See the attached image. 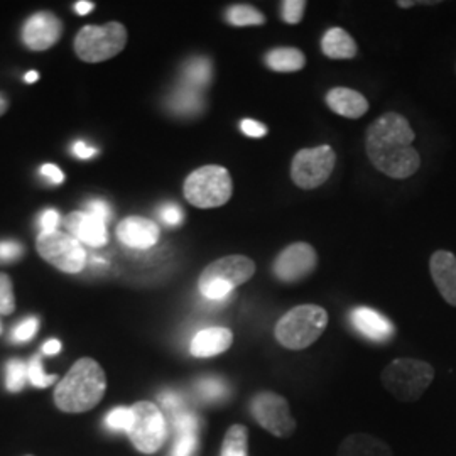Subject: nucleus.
Listing matches in <instances>:
<instances>
[{
    "label": "nucleus",
    "instance_id": "f257e3e1",
    "mask_svg": "<svg viewBox=\"0 0 456 456\" xmlns=\"http://www.w3.org/2000/svg\"><path fill=\"white\" fill-rule=\"evenodd\" d=\"M416 134L404 115L387 112L375 118L367 129L365 151L375 169L394 180H406L419 166L421 156L412 142Z\"/></svg>",
    "mask_w": 456,
    "mask_h": 456
},
{
    "label": "nucleus",
    "instance_id": "f03ea898",
    "mask_svg": "<svg viewBox=\"0 0 456 456\" xmlns=\"http://www.w3.org/2000/svg\"><path fill=\"white\" fill-rule=\"evenodd\" d=\"M107 391V377L94 359H80L54 391L56 406L65 412H86L95 408Z\"/></svg>",
    "mask_w": 456,
    "mask_h": 456
},
{
    "label": "nucleus",
    "instance_id": "7ed1b4c3",
    "mask_svg": "<svg viewBox=\"0 0 456 456\" xmlns=\"http://www.w3.org/2000/svg\"><path fill=\"white\" fill-rule=\"evenodd\" d=\"M328 326V313L318 305H301L288 311L274 328L277 342L289 350H305Z\"/></svg>",
    "mask_w": 456,
    "mask_h": 456
},
{
    "label": "nucleus",
    "instance_id": "20e7f679",
    "mask_svg": "<svg viewBox=\"0 0 456 456\" xmlns=\"http://www.w3.org/2000/svg\"><path fill=\"white\" fill-rule=\"evenodd\" d=\"M256 274V262L245 256H227L213 261L201 273L198 288L210 301H222Z\"/></svg>",
    "mask_w": 456,
    "mask_h": 456
},
{
    "label": "nucleus",
    "instance_id": "39448f33",
    "mask_svg": "<svg viewBox=\"0 0 456 456\" xmlns=\"http://www.w3.org/2000/svg\"><path fill=\"white\" fill-rule=\"evenodd\" d=\"M435 379V369L418 359H395L384 369L382 384L403 403L418 401Z\"/></svg>",
    "mask_w": 456,
    "mask_h": 456
},
{
    "label": "nucleus",
    "instance_id": "423d86ee",
    "mask_svg": "<svg viewBox=\"0 0 456 456\" xmlns=\"http://www.w3.org/2000/svg\"><path fill=\"white\" fill-rule=\"evenodd\" d=\"M184 196L196 208H218L233 193L232 176L224 166H203L184 181Z\"/></svg>",
    "mask_w": 456,
    "mask_h": 456
},
{
    "label": "nucleus",
    "instance_id": "0eeeda50",
    "mask_svg": "<svg viewBox=\"0 0 456 456\" xmlns=\"http://www.w3.org/2000/svg\"><path fill=\"white\" fill-rule=\"evenodd\" d=\"M127 45V29L120 22L85 26L75 37V53L85 63H102L117 56Z\"/></svg>",
    "mask_w": 456,
    "mask_h": 456
},
{
    "label": "nucleus",
    "instance_id": "6e6552de",
    "mask_svg": "<svg viewBox=\"0 0 456 456\" xmlns=\"http://www.w3.org/2000/svg\"><path fill=\"white\" fill-rule=\"evenodd\" d=\"M132 424L127 431L132 444L144 455H154L166 441L163 412L154 403L141 401L132 406Z\"/></svg>",
    "mask_w": 456,
    "mask_h": 456
},
{
    "label": "nucleus",
    "instance_id": "1a4fd4ad",
    "mask_svg": "<svg viewBox=\"0 0 456 456\" xmlns=\"http://www.w3.org/2000/svg\"><path fill=\"white\" fill-rule=\"evenodd\" d=\"M337 154L330 146L301 149L291 164V180L301 190H316L331 176Z\"/></svg>",
    "mask_w": 456,
    "mask_h": 456
},
{
    "label": "nucleus",
    "instance_id": "9d476101",
    "mask_svg": "<svg viewBox=\"0 0 456 456\" xmlns=\"http://www.w3.org/2000/svg\"><path fill=\"white\" fill-rule=\"evenodd\" d=\"M36 247L39 256L68 274H78L86 265V250L82 244L61 232H43L39 233Z\"/></svg>",
    "mask_w": 456,
    "mask_h": 456
},
{
    "label": "nucleus",
    "instance_id": "9b49d317",
    "mask_svg": "<svg viewBox=\"0 0 456 456\" xmlns=\"http://www.w3.org/2000/svg\"><path fill=\"white\" fill-rule=\"evenodd\" d=\"M250 411L254 419L262 428L277 438H289L296 431V419L289 408V403L276 392H261L252 403Z\"/></svg>",
    "mask_w": 456,
    "mask_h": 456
},
{
    "label": "nucleus",
    "instance_id": "f8f14e48",
    "mask_svg": "<svg viewBox=\"0 0 456 456\" xmlns=\"http://www.w3.org/2000/svg\"><path fill=\"white\" fill-rule=\"evenodd\" d=\"M318 256L310 244L296 242L288 245L274 261L273 273L281 282H297L316 269Z\"/></svg>",
    "mask_w": 456,
    "mask_h": 456
},
{
    "label": "nucleus",
    "instance_id": "ddd939ff",
    "mask_svg": "<svg viewBox=\"0 0 456 456\" xmlns=\"http://www.w3.org/2000/svg\"><path fill=\"white\" fill-rule=\"evenodd\" d=\"M63 33V24L51 12H37L29 17L22 28V41L33 51H46L58 43Z\"/></svg>",
    "mask_w": 456,
    "mask_h": 456
},
{
    "label": "nucleus",
    "instance_id": "4468645a",
    "mask_svg": "<svg viewBox=\"0 0 456 456\" xmlns=\"http://www.w3.org/2000/svg\"><path fill=\"white\" fill-rule=\"evenodd\" d=\"M117 237L122 244L135 250H147L158 244L159 227L142 216H127L117 227Z\"/></svg>",
    "mask_w": 456,
    "mask_h": 456
},
{
    "label": "nucleus",
    "instance_id": "2eb2a0df",
    "mask_svg": "<svg viewBox=\"0 0 456 456\" xmlns=\"http://www.w3.org/2000/svg\"><path fill=\"white\" fill-rule=\"evenodd\" d=\"M429 271L435 286L438 288L443 299L456 306V256L448 250H436L431 256Z\"/></svg>",
    "mask_w": 456,
    "mask_h": 456
},
{
    "label": "nucleus",
    "instance_id": "dca6fc26",
    "mask_svg": "<svg viewBox=\"0 0 456 456\" xmlns=\"http://www.w3.org/2000/svg\"><path fill=\"white\" fill-rule=\"evenodd\" d=\"M350 318H352V325L360 335H363L372 342H389L395 333V326L392 325L384 314H380L379 311L372 308H367V306L355 308L352 311Z\"/></svg>",
    "mask_w": 456,
    "mask_h": 456
},
{
    "label": "nucleus",
    "instance_id": "f3484780",
    "mask_svg": "<svg viewBox=\"0 0 456 456\" xmlns=\"http://www.w3.org/2000/svg\"><path fill=\"white\" fill-rule=\"evenodd\" d=\"M66 228L83 244L90 247H103L109 242L107 225L86 212H73L66 216Z\"/></svg>",
    "mask_w": 456,
    "mask_h": 456
},
{
    "label": "nucleus",
    "instance_id": "a211bd4d",
    "mask_svg": "<svg viewBox=\"0 0 456 456\" xmlns=\"http://www.w3.org/2000/svg\"><path fill=\"white\" fill-rule=\"evenodd\" d=\"M232 343H233V333L228 328L215 326L196 333L190 345V352L196 359H210L227 352Z\"/></svg>",
    "mask_w": 456,
    "mask_h": 456
},
{
    "label": "nucleus",
    "instance_id": "6ab92c4d",
    "mask_svg": "<svg viewBox=\"0 0 456 456\" xmlns=\"http://www.w3.org/2000/svg\"><path fill=\"white\" fill-rule=\"evenodd\" d=\"M326 103L335 114L345 118H360L369 112V102L357 90L337 86L326 94Z\"/></svg>",
    "mask_w": 456,
    "mask_h": 456
},
{
    "label": "nucleus",
    "instance_id": "aec40b11",
    "mask_svg": "<svg viewBox=\"0 0 456 456\" xmlns=\"http://www.w3.org/2000/svg\"><path fill=\"white\" fill-rule=\"evenodd\" d=\"M337 456H394L387 443L367 433H354L342 441Z\"/></svg>",
    "mask_w": 456,
    "mask_h": 456
},
{
    "label": "nucleus",
    "instance_id": "412c9836",
    "mask_svg": "<svg viewBox=\"0 0 456 456\" xmlns=\"http://www.w3.org/2000/svg\"><path fill=\"white\" fill-rule=\"evenodd\" d=\"M322 51L330 60H352L357 56L355 39L342 28H331L322 39Z\"/></svg>",
    "mask_w": 456,
    "mask_h": 456
},
{
    "label": "nucleus",
    "instance_id": "4be33fe9",
    "mask_svg": "<svg viewBox=\"0 0 456 456\" xmlns=\"http://www.w3.org/2000/svg\"><path fill=\"white\" fill-rule=\"evenodd\" d=\"M175 428L178 433L176 444L173 448V456H191L195 452L196 431H198V419L190 412H178L175 416Z\"/></svg>",
    "mask_w": 456,
    "mask_h": 456
},
{
    "label": "nucleus",
    "instance_id": "5701e85b",
    "mask_svg": "<svg viewBox=\"0 0 456 456\" xmlns=\"http://www.w3.org/2000/svg\"><path fill=\"white\" fill-rule=\"evenodd\" d=\"M264 61L276 73H296L306 65V56L297 48H274L267 51Z\"/></svg>",
    "mask_w": 456,
    "mask_h": 456
},
{
    "label": "nucleus",
    "instance_id": "b1692460",
    "mask_svg": "<svg viewBox=\"0 0 456 456\" xmlns=\"http://www.w3.org/2000/svg\"><path fill=\"white\" fill-rule=\"evenodd\" d=\"M169 107L180 115L200 114L203 109L201 92L188 85H183L178 90L173 92V95L169 98Z\"/></svg>",
    "mask_w": 456,
    "mask_h": 456
},
{
    "label": "nucleus",
    "instance_id": "393cba45",
    "mask_svg": "<svg viewBox=\"0 0 456 456\" xmlns=\"http://www.w3.org/2000/svg\"><path fill=\"white\" fill-rule=\"evenodd\" d=\"M212 63L207 58H193L183 68L184 85L200 90V92L212 82Z\"/></svg>",
    "mask_w": 456,
    "mask_h": 456
},
{
    "label": "nucleus",
    "instance_id": "a878e982",
    "mask_svg": "<svg viewBox=\"0 0 456 456\" xmlns=\"http://www.w3.org/2000/svg\"><path fill=\"white\" fill-rule=\"evenodd\" d=\"M225 19H227V22L230 26H237V28H245V26H264L265 20H267L259 9H256V7H252V5H244V4L228 7Z\"/></svg>",
    "mask_w": 456,
    "mask_h": 456
},
{
    "label": "nucleus",
    "instance_id": "bb28decb",
    "mask_svg": "<svg viewBox=\"0 0 456 456\" xmlns=\"http://www.w3.org/2000/svg\"><path fill=\"white\" fill-rule=\"evenodd\" d=\"M248 431L242 424H233L228 428L222 444V456H247Z\"/></svg>",
    "mask_w": 456,
    "mask_h": 456
},
{
    "label": "nucleus",
    "instance_id": "cd10ccee",
    "mask_svg": "<svg viewBox=\"0 0 456 456\" xmlns=\"http://www.w3.org/2000/svg\"><path fill=\"white\" fill-rule=\"evenodd\" d=\"M28 380H29L28 363L20 359L9 360L7 369H5V386H7V389L11 392L22 391Z\"/></svg>",
    "mask_w": 456,
    "mask_h": 456
},
{
    "label": "nucleus",
    "instance_id": "c85d7f7f",
    "mask_svg": "<svg viewBox=\"0 0 456 456\" xmlns=\"http://www.w3.org/2000/svg\"><path fill=\"white\" fill-rule=\"evenodd\" d=\"M28 374H29V382L34 387H39V389H45L58 380V375L45 374L41 357H33L28 363Z\"/></svg>",
    "mask_w": 456,
    "mask_h": 456
},
{
    "label": "nucleus",
    "instance_id": "c756f323",
    "mask_svg": "<svg viewBox=\"0 0 456 456\" xmlns=\"http://www.w3.org/2000/svg\"><path fill=\"white\" fill-rule=\"evenodd\" d=\"M16 310V297L12 281L7 274H0V314H12Z\"/></svg>",
    "mask_w": 456,
    "mask_h": 456
},
{
    "label": "nucleus",
    "instance_id": "7c9ffc66",
    "mask_svg": "<svg viewBox=\"0 0 456 456\" xmlns=\"http://www.w3.org/2000/svg\"><path fill=\"white\" fill-rule=\"evenodd\" d=\"M306 2L305 0H286L281 4V16L282 20L288 24H299L305 16L306 11Z\"/></svg>",
    "mask_w": 456,
    "mask_h": 456
},
{
    "label": "nucleus",
    "instance_id": "2f4dec72",
    "mask_svg": "<svg viewBox=\"0 0 456 456\" xmlns=\"http://www.w3.org/2000/svg\"><path fill=\"white\" fill-rule=\"evenodd\" d=\"M105 424L109 426V429L112 431H129L132 424V409L131 408H115L109 412Z\"/></svg>",
    "mask_w": 456,
    "mask_h": 456
},
{
    "label": "nucleus",
    "instance_id": "473e14b6",
    "mask_svg": "<svg viewBox=\"0 0 456 456\" xmlns=\"http://www.w3.org/2000/svg\"><path fill=\"white\" fill-rule=\"evenodd\" d=\"M198 391H200V394H201L207 401H216V399H220V397L225 394L227 387H225V384H224L220 379L208 377V379H203V380L200 382Z\"/></svg>",
    "mask_w": 456,
    "mask_h": 456
},
{
    "label": "nucleus",
    "instance_id": "72a5a7b5",
    "mask_svg": "<svg viewBox=\"0 0 456 456\" xmlns=\"http://www.w3.org/2000/svg\"><path fill=\"white\" fill-rule=\"evenodd\" d=\"M37 326H39L37 318H28V320L20 322V323L14 328V331H12V340L17 343L29 342L34 335H36Z\"/></svg>",
    "mask_w": 456,
    "mask_h": 456
},
{
    "label": "nucleus",
    "instance_id": "f704fd0d",
    "mask_svg": "<svg viewBox=\"0 0 456 456\" xmlns=\"http://www.w3.org/2000/svg\"><path fill=\"white\" fill-rule=\"evenodd\" d=\"M85 212L92 215L94 218H97L100 222H103V224H107L112 218L110 205L103 200H90L85 207Z\"/></svg>",
    "mask_w": 456,
    "mask_h": 456
},
{
    "label": "nucleus",
    "instance_id": "c9c22d12",
    "mask_svg": "<svg viewBox=\"0 0 456 456\" xmlns=\"http://www.w3.org/2000/svg\"><path fill=\"white\" fill-rule=\"evenodd\" d=\"M24 248L16 240H0V262H14L22 256Z\"/></svg>",
    "mask_w": 456,
    "mask_h": 456
},
{
    "label": "nucleus",
    "instance_id": "e433bc0d",
    "mask_svg": "<svg viewBox=\"0 0 456 456\" xmlns=\"http://www.w3.org/2000/svg\"><path fill=\"white\" fill-rule=\"evenodd\" d=\"M161 218H163L164 224L169 225V227H175V225H180L184 218V215L181 212L180 207L175 205V203H166L161 208Z\"/></svg>",
    "mask_w": 456,
    "mask_h": 456
},
{
    "label": "nucleus",
    "instance_id": "4c0bfd02",
    "mask_svg": "<svg viewBox=\"0 0 456 456\" xmlns=\"http://www.w3.org/2000/svg\"><path fill=\"white\" fill-rule=\"evenodd\" d=\"M60 225V213L56 210H46L39 218V227L41 233L43 232H56V228Z\"/></svg>",
    "mask_w": 456,
    "mask_h": 456
},
{
    "label": "nucleus",
    "instance_id": "58836bf2",
    "mask_svg": "<svg viewBox=\"0 0 456 456\" xmlns=\"http://www.w3.org/2000/svg\"><path fill=\"white\" fill-rule=\"evenodd\" d=\"M240 127H242L245 135H248V137H264L267 134V127L262 122L252 120V118L242 120Z\"/></svg>",
    "mask_w": 456,
    "mask_h": 456
},
{
    "label": "nucleus",
    "instance_id": "ea45409f",
    "mask_svg": "<svg viewBox=\"0 0 456 456\" xmlns=\"http://www.w3.org/2000/svg\"><path fill=\"white\" fill-rule=\"evenodd\" d=\"M161 403H163L164 408L167 409V411H171L175 414L181 412L180 408L183 401H181L180 394H176V392H164V394H161Z\"/></svg>",
    "mask_w": 456,
    "mask_h": 456
},
{
    "label": "nucleus",
    "instance_id": "a19ab883",
    "mask_svg": "<svg viewBox=\"0 0 456 456\" xmlns=\"http://www.w3.org/2000/svg\"><path fill=\"white\" fill-rule=\"evenodd\" d=\"M41 175H43L45 178H48L51 183H54V184H60V183L65 181L63 171H61L58 166H54V164H45V166L41 167Z\"/></svg>",
    "mask_w": 456,
    "mask_h": 456
},
{
    "label": "nucleus",
    "instance_id": "79ce46f5",
    "mask_svg": "<svg viewBox=\"0 0 456 456\" xmlns=\"http://www.w3.org/2000/svg\"><path fill=\"white\" fill-rule=\"evenodd\" d=\"M71 152L77 158H80V159H90V158H94L97 154V149L95 147H88L83 141H78V142H75L73 147H71Z\"/></svg>",
    "mask_w": 456,
    "mask_h": 456
},
{
    "label": "nucleus",
    "instance_id": "37998d69",
    "mask_svg": "<svg viewBox=\"0 0 456 456\" xmlns=\"http://www.w3.org/2000/svg\"><path fill=\"white\" fill-rule=\"evenodd\" d=\"M60 352H61V343L58 340H49L43 345V354H46V355H56Z\"/></svg>",
    "mask_w": 456,
    "mask_h": 456
},
{
    "label": "nucleus",
    "instance_id": "c03bdc74",
    "mask_svg": "<svg viewBox=\"0 0 456 456\" xmlns=\"http://www.w3.org/2000/svg\"><path fill=\"white\" fill-rule=\"evenodd\" d=\"M94 7H95V4H94V2H86V0H82V2H77V4H75V11H77L80 16L90 14V12L94 11Z\"/></svg>",
    "mask_w": 456,
    "mask_h": 456
},
{
    "label": "nucleus",
    "instance_id": "a18cd8bd",
    "mask_svg": "<svg viewBox=\"0 0 456 456\" xmlns=\"http://www.w3.org/2000/svg\"><path fill=\"white\" fill-rule=\"evenodd\" d=\"M24 80L28 83L37 82V80H39V73H37V71H29V73L26 75V78H24Z\"/></svg>",
    "mask_w": 456,
    "mask_h": 456
},
{
    "label": "nucleus",
    "instance_id": "49530a36",
    "mask_svg": "<svg viewBox=\"0 0 456 456\" xmlns=\"http://www.w3.org/2000/svg\"><path fill=\"white\" fill-rule=\"evenodd\" d=\"M7 109H9V103H7V100L4 95H0V117L7 112Z\"/></svg>",
    "mask_w": 456,
    "mask_h": 456
},
{
    "label": "nucleus",
    "instance_id": "de8ad7c7",
    "mask_svg": "<svg viewBox=\"0 0 456 456\" xmlns=\"http://www.w3.org/2000/svg\"><path fill=\"white\" fill-rule=\"evenodd\" d=\"M0 333H2V325H0Z\"/></svg>",
    "mask_w": 456,
    "mask_h": 456
}]
</instances>
